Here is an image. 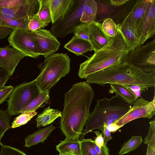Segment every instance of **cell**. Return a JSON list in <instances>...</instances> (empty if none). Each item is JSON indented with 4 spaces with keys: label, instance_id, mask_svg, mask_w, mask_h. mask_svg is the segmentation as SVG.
<instances>
[{
    "label": "cell",
    "instance_id": "obj_1",
    "mask_svg": "<svg viewBox=\"0 0 155 155\" xmlns=\"http://www.w3.org/2000/svg\"><path fill=\"white\" fill-rule=\"evenodd\" d=\"M94 95L93 89L86 81L73 84L65 93L60 127L66 138L79 139L81 136Z\"/></svg>",
    "mask_w": 155,
    "mask_h": 155
},
{
    "label": "cell",
    "instance_id": "obj_2",
    "mask_svg": "<svg viewBox=\"0 0 155 155\" xmlns=\"http://www.w3.org/2000/svg\"><path fill=\"white\" fill-rule=\"evenodd\" d=\"M85 79L89 84L101 86L107 84L138 86L143 92L155 85V74L144 72L126 63L107 68Z\"/></svg>",
    "mask_w": 155,
    "mask_h": 155
},
{
    "label": "cell",
    "instance_id": "obj_3",
    "mask_svg": "<svg viewBox=\"0 0 155 155\" xmlns=\"http://www.w3.org/2000/svg\"><path fill=\"white\" fill-rule=\"evenodd\" d=\"M130 51L124 38L118 31L109 43L81 63L78 72L81 78L107 68L126 63Z\"/></svg>",
    "mask_w": 155,
    "mask_h": 155
},
{
    "label": "cell",
    "instance_id": "obj_4",
    "mask_svg": "<svg viewBox=\"0 0 155 155\" xmlns=\"http://www.w3.org/2000/svg\"><path fill=\"white\" fill-rule=\"evenodd\" d=\"M97 101V104L90 114L80 140L93 130H102L104 123L106 126L114 123L124 116L132 105L116 95L110 99L104 97Z\"/></svg>",
    "mask_w": 155,
    "mask_h": 155
},
{
    "label": "cell",
    "instance_id": "obj_5",
    "mask_svg": "<svg viewBox=\"0 0 155 155\" xmlns=\"http://www.w3.org/2000/svg\"><path fill=\"white\" fill-rule=\"evenodd\" d=\"M71 59L67 53L54 54L45 58L41 71L35 79L40 91L47 92L70 72Z\"/></svg>",
    "mask_w": 155,
    "mask_h": 155
},
{
    "label": "cell",
    "instance_id": "obj_6",
    "mask_svg": "<svg viewBox=\"0 0 155 155\" xmlns=\"http://www.w3.org/2000/svg\"><path fill=\"white\" fill-rule=\"evenodd\" d=\"M40 91L36 79L16 86L7 101L6 110L9 115L11 117L19 114L21 110L36 97Z\"/></svg>",
    "mask_w": 155,
    "mask_h": 155
},
{
    "label": "cell",
    "instance_id": "obj_7",
    "mask_svg": "<svg viewBox=\"0 0 155 155\" xmlns=\"http://www.w3.org/2000/svg\"><path fill=\"white\" fill-rule=\"evenodd\" d=\"M39 7L38 0H0V14L8 19H30Z\"/></svg>",
    "mask_w": 155,
    "mask_h": 155
},
{
    "label": "cell",
    "instance_id": "obj_8",
    "mask_svg": "<svg viewBox=\"0 0 155 155\" xmlns=\"http://www.w3.org/2000/svg\"><path fill=\"white\" fill-rule=\"evenodd\" d=\"M85 0H75L65 15L52 24L50 31L61 38L74 33L75 28L83 23L80 21Z\"/></svg>",
    "mask_w": 155,
    "mask_h": 155
},
{
    "label": "cell",
    "instance_id": "obj_9",
    "mask_svg": "<svg viewBox=\"0 0 155 155\" xmlns=\"http://www.w3.org/2000/svg\"><path fill=\"white\" fill-rule=\"evenodd\" d=\"M126 63L145 72L155 74V39L128 53Z\"/></svg>",
    "mask_w": 155,
    "mask_h": 155
},
{
    "label": "cell",
    "instance_id": "obj_10",
    "mask_svg": "<svg viewBox=\"0 0 155 155\" xmlns=\"http://www.w3.org/2000/svg\"><path fill=\"white\" fill-rule=\"evenodd\" d=\"M10 45L21 51L26 56L36 58L41 55L38 46L28 29L17 28L8 38Z\"/></svg>",
    "mask_w": 155,
    "mask_h": 155
},
{
    "label": "cell",
    "instance_id": "obj_11",
    "mask_svg": "<svg viewBox=\"0 0 155 155\" xmlns=\"http://www.w3.org/2000/svg\"><path fill=\"white\" fill-rule=\"evenodd\" d=\"M155 92L151 101L141 97L137 99L132 104L131 107L123 117L114 122L121 127L127 123L140 118L151 119L155 114Z\"/></svg>",
    "mask_w": 155,
    "mask_h": 155
},
{
    "label": "cell",
    "instance_id": "obj_12",
    "mask_svg": "<svg viewBox=\"0 0 155 155\" xmlns=\"http://www.w3.org/2000/svg\"><path fill=\"white\" fill-rule=\"evenodd\" d=\"M31 33L41 55L45 58L54 54L59 49L60 43L50 31L41 28L31 31Z\"/></svg>",
    "mask_w": 155,
    "mask_h": 155
},
{
    "label": "cell",
    "instance_id": "obj_13",
    "mask_svg": "<svg viewBox=\"0 0 155 155\" xmlns=\"http://www.w3.org/2000/svg\"><path fill=\"white\" fill-rule=\"evenodd\" d=\"M140 45L155 34V0H151L141 20L136 25Z\"/></svg>",
    "mask_w": 155,
    "mask_h": 155
},
{
    "label": "cell",
    "instance_id": "obj_14",
    "mask_svg": "<svg viewBox=\"0 0 155 155\" xmlns=\"http://www.w3.org/2000/svg\"><path fill=\"white\" fill-rule=\"evenodd\" d=\"M26 55L17 49L7 46L0 48V68L7 71L10 76L21 59Z\"/></svg>",
    "mask_w": 155,
    "mask_h": 155
},
{
    "label": "cell",
    "instance_id": "obj_15",
    "mask_svg": "<svg viewBox=\"0 0 155 155\" xmlns=\"http://www.w3.org/2000/svg\"><path fill=\"white\" fill-rule=\"evenodd\" d=\"M89 41L95 52L107 44L111 38L105 32L101 23L95 21L89 23Z\"/></svg>",
    "mask_w": 155,
    "mask_h": 155
},
{
    "label": "cell",
    "instance_id": "obj_16",
    "mask_svg": "<svg viewBox=\"0 0 155 155\" xmlns=\"http://www.w3.org/2000/svg\"><path fill=\"white\" fill-rule=\"evenodd\" d=\"M118 31L120 32L128 45L130 51L140 45L139 37L136 32V23L129 22L117 25Z\"/></svg>",
    "mask_w": 155,
    "mask_h": 155
},
{
    "label": "cell",
    "instance_id": "obj_17",
    "mask_svg": "<svg viewBox=\"0 0 155 155\" xmlns=\"http://www.w3.org/2000/svg\"><path fill=\"white\" fill-rule=\"evenodd\" d=\"M48 1L51 22L53 24L65 15L75 0H48Z\"/></svg>",
    "mask_w": 155,
    "mask_h": 155
},
{
    "label": "cell",
    "instance_id": "obj_18",
    "mask_svg": "<svg viewBox=\"0 0 155 155\" xmlns=\"http://www.w3.org/2000/svg\"><path fill=\"white\" fill-rule=\"evenodd\" d=\"M151 0H137L123 21V24L134 22L137 24L143 16Z\"/></svg>",
    "mask_w": 155,
    "mask_h": 155
},
{
    "label": "cell",
    "instance_id": "obj_19",
    "mask_svg": "<svg viewBox=\"0 0 155 155\" xmlns=\"http://www.w3.org/2000/svg\"><path fill=\"white\" fill-rule=\"evenodd\" d=\"M64 48L77 56L82 55L89 51H94L89 41L75 35L64 45Z\"/></svg>",
    "mask_w": 155,
    "mask_h": 155
},
{
    "label": "cell",
    "instance_id": "obj_20",
    "mask_svg": "<svg viewBox=\"0 0 155 155\" xmlns=\"http://www.w3.org/2000/svg\"><path fill=\"white\" fill-rule=\"evenodd\" d=\"M55 128L56 127L52 124L28 135L25 140V146L29 148L39 143H43Z\"/></svg>",
    "mask_w": 155,
    "mask_h": 155
},
{
    "label": "cell",
    "instance_id": "obj_21",
    "mask_svg": "<svg viewBox=\"0 0 155 155\" xmlns=\"http://www.w3.org/2000/svg\"><path fill=\"white\" fill-rule=\"evenodd\" d=\"M60 154H69L72 155H81L80 140L79 139L68 138L56 146Z\"/></svg>",
    "mask_w": 155,
    "mask_h": 155
},
{
    "label": "cell",
    "instance_id": "obj_22",
    "mask_svg": "<svg viewBox=\"0 0 155 155\" xmlns=\"http://www.w3.org/2000/svg\"><path fill=\"white\" fill-rule=\"evenodd\" d=\"M61 114L62 112L58 110L53 109L49 106L37 115L35 119L37 123V127H40L50 124L57 118L61 117Z\"/></svg>",
    "mask_w": 155,
    "mask_h": 155
},
{
    "label": "cell",
    "instance_id": "obj_23",
    "mask_svg": "<svg viewBox=\"0 0 155 155\" xmlns=\"http://www.w3.org/2000/svg\"><path fill=\"white\" fill-rule=\"evenodd\" d=\"M97 10V2L95 0H85L81 21L83 23H89L95 21Z\"/></svg>",
    "mask_w": 155,
    "mask_h": 155
},
{
    "label": "cell",
    "instance_id": "obj_24",
    "mask_svg": "<svg viewBox=\"0 0 155 155\" xmlns=\"http://www.w3.org/2000/svg\"><path fill=\"white\" fill-rule=\"evenodd\" d=\"M110 85L116 95L130 104H132L138 99V97L135 94L123 85L118 84H110Z\"/></svg>",
    "mask_w": 155,
    "mask_h": 155
},
{
    "label": "cell",
    "instance_id": "obj_25",
    "mask_svg": "<svg viewBox=\"0 0 155 155\" xmlns=\"http://www.w3.org/2000/svg\"><path fill=\"white\" fill-rule=\"evenodd\" d=\"M49 91L45 92L40 91L38 95L28 105L23 107L20 111V114L28 111H36L42 106L44 103H47L50 99Z\"/></svg>",
    "mask_w": 155,
    "mask_h": 155
},
{
    "label": "cell",
    "instance_id": "obj_26",
    "mask_svg": "<svg viewBox=\"0 0 155 155\" xmlns=\"http://www.w3.org/2000/svg\"><path fill=\"white\" fill-rule=\"evenodd\" d=\"M38 11L36 15L42 22L43 28L51 22V18L48 0H38Z\"/></svg>",
    "mask_w": 155,
    "mask_h": 155
},
{
    "label": "cell",
    "instance_id": "obj_27",
    "mask_svg": "<svg viewBox=\"0 0 155 155\" xmlns=\"http://www.w3.org/2000/svg\"><path fill=\"white\" fill-rule=\"evenodd\" d=\"M29 19H8L0 14V26L9 27L15 29H28V25Z\"/></svg>",
    "mask_w": 155,
    "mask_h": 155
},
{
    "label": "cell",
    "instance_id": "obj_28",
    "mask_svg": "<svg viewBox=\"0 0 155 155\" xmlns=\"http://www.w3.org/2000/svg\"><path fill=\"white\" fill-rule=\"evenodd\" d=\"M143 140L141 136H133L125 142L118 153L119 155H123L134 150L142 143Z\"/></svg>",
    "mask_w": 155,
    "mask_h": 155
},
{
    "label": "cell",
    "instance_id": "obj_29",
    "mask_svg": "<svg viewBox=\"0 0 155 155\" xmlns=\"http://www.w3.org/2000/svg\"><path fill=\"white\" fill-rule=\"evenodd\" d=\"M37 114L36 111H28L21 113L14 119L12 123L11 128H15L25 124Z\"/></svg>",
    "mask_w": 155,
    "mask_h": 155
},
{
    "label": "cell",
    "instance_id": "obj_30",
    "mask_svg": "<svg viewBox=\"0 0 155 155\" xmlns=\"http://www.w3.org/2000/svg\"><path fill=\"white\" fill-rule=\"evenodd\" d=\"M93 140L83 138L80 140L81 155H98L93 145Z\"/></svg>",
    "mask_w": 155,
    "mask_h": 155
},
{
    "label": "cell",
    "instance_id": "obj_31",
    "mask_svg": "<svg viewBox=\"0 0 155 155\" xmlns=\"http://www.w3.org/2000/svg\"><path fill=\"white\" fill-rule=\"evenodd\" d=\"M102 27L107 35L111 38L115 36L118 32L117 25L110 18L104 20L102 24Z\"/></svg>",
    "mask_w": 155,
    "mask_h": 155
},
{
    "label": "cell",
    "instance_id": "obj_32",
    "mask_svg": "<svg viewBox=\"0 0 155 155\" xmlns=\"http://www.w3.org/2000/svg\"><path fill=\"white\" fill-rule=\"evenodd\" d=\"M11 119L6 110L0 109V141L5 132L11 128L9 124Z\"/></svg>",
    "mask_w": 155,
    "mask_h": 155
},
{
    "label": "cell",
    "instance_id": "obj_33",
    "mask_svg": "<svg viewBox=\"0 0 155 155\" xmlns=\"http://www.w3.org/2000/svg\"><path fill=\"white\" fill-rule=\"evenodd\" d=\"M150 127L147 136L144 140V144L155 149V119L149 122Z\"/></svg>",
    "mask_w": 155,
    "mask_h": 155
},
{
    "label": "cell",
    "instance_id": "obj_34",
    "mask_svg": "<svg viewBox=\"0 0 155 155\" xmlns=\"http://www.w3.org/2000/svg\"><path fill=\"white\" fill-rule=\"evenodd\" d=\"M89 23H82L75 28L74 33L78 37L89 41Z\"/></svg>",
    "mask_w": 155,
    "mask_h": 155
},
{
    "label": "cell",
    "instance_id": "obj_35",
    "mask_svg": "<svg viewBox=\"0 0 155 155\" xmlns=\"http://www.w3.org/2000/svg\"><path fill=\"white\" fill-rule=\"evenodd\" d=\"M0 155H27L24 152L11 146L2 144L1 146Z\"/></svg>",
    "mask_w": 155,
    "mask_h": 155
},
{
    "label": "cell",
    "instance_id": "obj_36",
    "mask_svg": "<svg viewBox=\"0 0 155 155\" xmlns=\"http://www.w3.org/2000/svg\"><path fill=\"white\" fill-rule=\"evenodd\" d=\"M28 27L30 30L34 31L43 28V24L38 17L35 14L30 19Z\"/></svg>",
    "mask_w": 155,
    "mask_h": 155
},
{
    "label": "cell",
    "instance_id": "obj_37",
    "mask_svg": "<svg viewBox=\"0 0 155 155\" xmlns=\"http://www.w3.org/2000/svg\"><path fill=\"white\" fill-rule=\"evenodd\" d=\"M13 89V86L9 85L5 86L0 90V104L9 97Z\"/></svg>",
    "mask_w": 155,
    "mask_h": 155
},
{
    "label": "cell",
    "instance_id": "obj_38",
    "mask_svg": "<svg viewBox=\"0 0 155 155\" xmlns=\"http://www.w3.org/2000/svg\"><path fill=\"white\" fill-rule=\"evenodd\" d=\"M10 76L7 71L2 69H0V90L5 86Z\"/></svg>",
    "mask_w": 155,
    "mask_h": 155
},
{
    "label": "cell",
    "instance_id": "obj_39",
    "mask_svg": "<svg viewBox=\"0 0 155 155\" xmlns=\"http://www.w3.org/2000/svg\"><path fill=\"white\" fill-rule=\"evenodd\" d=\"M93 143L98 155H110L109 150L107 147V144L104 143L103 145L100 148L96 145L94 140Z\"/></svg>",
    "mask_w": 155,
    "mask_h": 155
},
{
    "label": "cell",
    "instance_id": "obj_40",
    "mask_svg": "<svg viewBox=\"0 0 155 155\" xmlns=\"http://www.w3.org/2000/svg\"><path fill=\"white\" fill-rule=\"evenodd\" d=\"M15 29L9 27L0 26V39H4L10 35Z\"/></svg>",
    "mask_w": 155,
    "mask_h": 155
},
{
    "label": "cell",
    "instance_id": "obj_41",
    "mask_svg": "<svg viewBox=\"0 0 155 155\" xmlns=\"http://www.w3.org/2000/svg\"><path fill=\"white\" fill-rule=\"evenodd\" d=\"M104 139V143L105 144H107V141L111 140L112 137L111 135V132L107 128L105 123L103 124V129L102 130Z\"/></svg>",
    "mask_w": 155,
    "mask_h": 155
},
{
    "label": "cell",
    "instance_id": "obj_42",
    "mask_svg": "<svg viewBox=\"0 0 155 155\" xmlns=\"http://www.w3.org/2000/svg\"><path fill=\"white\" fill-rule=\"evenodd\" d=\"M96 137L94 141V143L100 148L103 145L104 139L102 134L98 131H94Z\"/></svg>",
    "mask_w": 155,
    "mask_h": 155
},
{
    "label": "cell",
    "instance_id": "obj_43",
    "mask_svg": "<svg viewBox=\"0 0 155 155\" xmlns=\"http://www.w3.org/2000/svg\"><path fill=\"white\" fill-rule=\"evenodd\" d=\"M128 0H111L110 3L111 5L116 7H119L128 2Z\"/></svg>",
    "mask_w": 155,
    "mask_h": 155
},
{
    "label": "cell",
    "instance_id": "obj_44",
    "mask_svg": "<svg viewBox=\"0 0 155 155\" xmlns=\"http://www.w3.org/2000/svg\"><path fill=\"white\" fill-rule=\"evenodd\" d=\"M106 127L109 131L112 132H114L116 131L119 129L121 127L118 126L114 123H112L108 126H106Z\"/></svg>",
    "mask_w": 155,
    "mask_h": 155
},
{
    "label": "cell",
    "instance_id": "obj_45",
    "mask_svg": "<svg viewBox=\"0 0 155 155\" xmlns=\"http://www.w3.org/2000/svg\"><path fill=\"white\" fill-rule=\"evenodd\" d=\"M146 155H155V149L147 146Z\"/></svg>",
    "mask_w": 155,
    "mask_h": 155
},
{
    "label": "cell",
    "instance_id": "obj_46",
    "mask_svg": "<svg viewBox=\"0 0 155 155\" xmlns=\"http://www.w3.org/2000/svg\"><path fill=\"white\" fill-rule=\"evenodd\" d=\"M59 155H72L71 154H59Z\"/></svg>",
    "mask_w": 155,
    "mask_h": 155
},
{
    "label": "cell",
    "instance_id": "obj_47",
    "mask_svg": "<svg viewBox=\"0 0 155 155\" xmlns=\"http://www.w3.org/2000/svg\"><path fill=\"white\" fill-rule=\"evenodd\" d=\"M2 144L1 143V141H0V146Z\"/></svg>",
    "mask_w": 155,
    "mask_h": 155
}]
</instances>
